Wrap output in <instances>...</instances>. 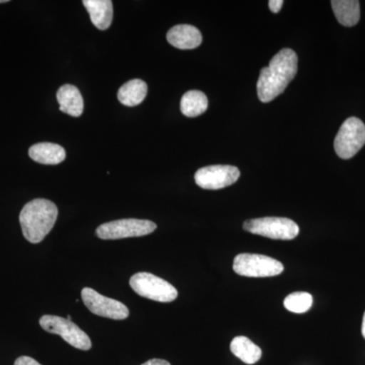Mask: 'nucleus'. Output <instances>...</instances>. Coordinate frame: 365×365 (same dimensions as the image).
Instances as JSON below:
<instances>
[{
	"mask_svg": "<svg viewBox=\"0 0 365 365\" xmlns=\"http://www.w3.org/2000/svg\"><path fill=\"white\" fill-rule=\"evenodd\" d=\"M29 155L33 160L42 165H58L66 160V153L59 144L43 143L31 146Z\"/></svg>",
	"mask_w": 365,
	"mask_h": 365,
	"instance_id": "14",
	"label": "nucleus"
},
{
	"mask_svg": "<svg viewBox=\"0 0 365 365\" xmlns=\"http://www.w3.org/2000/svg\"><path fill=\"white\" fill-rule=\"evenodd\" d=\"M207 97L202 91H187L182 97L181 112L186 117L195 118L200 116L207 110Z\"/></svg>",
	"mask_w": 365,
	"mask_h": 365,
	"instance_id": "18",
	"label": "nucleus"
},
{
	"mask_svg": "<svg viewBox=\"0 0 365 365\" xmlns=\"http://www.w3.org/2000/svg\"><path fill=\"white\" fill-rule=\"evenodd\" d=\"M230 351L247 364H255L262 357L261 348L244 336L234 338L230 343Z\"/></svg>",
	"mask_w": 365,
	"mask_h": 365,
	"instance_id": "17",
	"label": "nucleus"
},
{
	"mask_svg": "<svg viewBox=\"0 0 365 365\" xmlns=\"http://www.w3.org/2000/svg\"><path fill=\"white\" fill-rule=\"evenodd\" d=\"M14 365H42L37 360L29 356H21L14 362Z\"/></svg>",
	"mask_w": 365,
	"mask_h": 365,
	"instance_id": "20",
	"label": "nucleus"
},
{
	"mask_svg": "<svg viewBox=\"0 0 365 365\" xmlns=\"http://www.w3.org/2000/svg\"><path fill=\"white\" fill-rule=\"evenodd\" d=\"M168 42L178 49H195L202 43V35L195 26L178 25L168 32Z\"/></svg>",
	"mask_w": 365,
	"mask_h": 365,
	"instance_id": "11",
	"label": "nucleus"
},
{
	"mask_svg": "<svg viewBox=\"0 0 365 365\" xmlns=\"http://www.w3.org/2000/svg\"><path fill=\"white\" fill-rule=\"evenodd\" d=\"M58 216V208L47 199H35L21 209L20 223L24 237L38 244L51 232Z\"/></svg>",
	"mask_w": 365,
	"mask_h": 365,
	"instance_id": "2",
	"label": "nucleus"
},
{
	"mask_svg": "<svg viewBox=\"0 0 365 365\" xmlns=\"http://www.w3.org/2000/svg\"><path fill=\"white\" fill-rule=\"evenodd\" d=\"M244 230L251 234L262 235L272 240L290 241L299 234V227L289 218L262 217L247 220Z\"/></svg>",
	"mask_w": 365,
	"mask_h": 365,
	"instance_id": "3",
	"label": "nucleus"
},
{
	"mask_svg": "<svg viewBox=\"0 0 365 365\" xmlns=\"http://www.w3.org/2000/svg\"><path fill=\"white\" fill-rule=\"evenodd\" d=\"M157 230V225L150 220H114L104 223L97 228V235L102 240H120L126 237H143Z\"/></svg>",
	"mask_w": 365,
	"mask_h": 365,
	"instance_id": "8",
	"label": "nucleus"
},
{
	"mask_svg": "<svg viewBox=\"0 0 365 365\" xmlns=\"http://www.w3.org/2000/svg\"><path fill=\"white\" fill-rule=\"evenodd\" d=\"M362 335H364L365 339V313L364 316V321H362Z\"/></svg>",
	"mask_w": 365,
	"mask_h": 365,
	"instance_id": "23",
	"label": "nucleus"
},
{
	"mask_svg": "<svg viewBox=\"0 0 365 365\" xmlns=\"http://www.w3.org/2000/svg\"><path fill=\"white\" fill-rule=\"evenodd\" d=\"M6 2H9V0H0V4H6Z\"/></svg>",
	"mask_w": 365,
	"mask_h": 365,
	"instance_id": "24",
	"label": "nucleus"
},
{
	"mask_svg": "<svg viewBox=\"0 0 365 365\" xmlns=\"http://www.w3.org/2000/svg\"><path fill=\"white\" fill-rule=\"evenodd\" d=\"M130 287L137 294L145 299L160 302H174L178 290L168 281L148 272L134 274L130 278Z\"/></svg>",
	"mask_w": 365,
	"mask_h": 365,
	"instance_id": "5",
	"label": "nucleus"
},
{
	"mask_svg": "<svg viewBox=\"0 0 365 365\" xmlns=\"http://www.w3.org/2000/svg\"><path fill=\"white\" fill-rule=\"evenodd\" d=\"M141 365H170V362H168L167 360L150 359L148 360V361L144 362V364Z\"/></svg>",
	"mask_w": 365,
	"mask_h": 365,
	"instance_id": "22",
	"label": "nucleus"
},
{
	"mask_svg": "<svg viewBox=\"0 0 365 365\" xmlns=\"http://www.w3.org/2000/svg\"><path fill=\"white\" fill-rule=\"evenodd\" d=\"M284 266L271 257L259 254H240L235 258L234 271L246 277H272L283 272Z\"/></svg>",
	"mask_w": 365,
	"mask_h": 365,
	"instance_id": "6",
	"label": "nucleus"
},
{
	"mask_svg": "<svg viewBox=\"0 0 365 365\" xmlns=\"http://www.w3.org/2000/svg\"><path fill=\"white\" fill-rule=\"evenodd\" d=\"M297 53L285 48L271 59L268 67L262 69L257 83V93L262 103L271 102L285 91L297 76Z\"/></svg>",
	"mask_w": 365,
	"mask_h": 365,
	"instance_id": "1",
	"label": "nucleus"
},
{
	"mask_svg": "<svg viewBox=\"0 0 365 365\" xmlns=\"http://www.w3.org/2000/svg\"><path fill=\"white\" fill-rule=\"evenodd\" d=\"M40 326L46 332L61 336L62 339L76 349L86 351L91 348V341L88 334L69 319L46 314L40 319Z\"/></svg>",
	"mask_w": 365,
	"mask_h": 365,
	"instance_id": "7",
	"label": "nucleus"
},
{
	"mask_svg": "<svg viewBox=\"0 0 365 365\" xmlns=\"http://www.w3.org/2000/svg\"><path fill=\"white\" fill-rule=\"evenodd\" d=\"M240 175V170L234 165H209L197 170L194 178L202 189L220 190L235 184Z\"/></svg>",
	"mask_w": 365,
	"mask_h": 365,
	"instance_id": "10",
	"label": "nucleus"
},
{
	"mask_svg": "<svg viewBox=\"0 0 365 365\" xmlns=\"http://www.w3.org/2000/svg\"><path fill=\"white\" fill-rule=\"evenodd\" d=\"M268 4L270 11L274 14H278L279 13L280 9H282L283 4H284V2H283L282 0H270Z\"/></svg>",
	"mask_w": 365,
	"mask_h": 365,
	"instance_id": "21",
	"label": "nucleus"
},
{
	"mask_svg": "<svg viewBox=\"0 0 365 365\" xmlns=\"http://www.w3.org/2000/svg\"><path fill=\"white\" fill-rule=\"evenodd\" d=\"M60 111L72 117L81 116L83 112V98L76 86L64 85L57 91Z\"/></svg>",
	"mask_w": 365,
	"mask_h": 365,
	"instance_id": "12",
	"label": "nucleus"
},
{
	"mask_svg": "<svg viewBox=\"0 0 365 365\" xmlns=\"http://www.w3.org/2000/svg\"><path fill=\"white\" fill-rule=\"evenodd\" d=\"M336 19L344 26L357 25L360 19V4L356 0H333L331 1Z\"/></svg>",
	"mask_w": 365,
	"mask_h": 365,
	"instance_id": "16",
	"label": "nucleus"
},
{
	"mask_svg": "<svg viewBox=\"0 0 365 365\" xmlns=\"http://www.w3.org/2000/svg\"><path fill=\"white\" fill-rule=\"evenodd\" d=\"M365 144V125L356 117H350L341 125L334 140V148L338 157L349 160L356 155Z\"/></svg>",
	"mask_w": 365,
	"mask_h": 365,
	"instance_id": "4",
	"label": "nucleus"
},
{
	"mask_svg": "<svg viewBox=\"0 0 365 365\" xmlns=\"http://www.w3.org/2000/svg\"><path fill=\"white\" fill-rule=\"evenodd\" d=\"M81 299L88 311L97 316L112 319H125L129 317L128 307L124 304L106 297L91 288H83Z\"/></svg>",
	"mask_w": 365,
	"mask_h": 365,
	"instance_id": "9",
	"label": "nucleus"
},
{
	"mask_svg": "<svg viewBox=\"0 0 365 365\" xmlns=\"http://www.w3.org/2000/svg\"><path fill=\"white\" fill-rule=\"evenodd\" d=\"M148 95V85L141 79H132L118 91V100L127 107L141 104Z\"/></svg>",
	"mask_w": 365,
	"mask_h": 365,
	"instance_id": "15",
	"label": "nucleus"
},
{
	"mask_svg": "<svg viewBox=\"0 0 365 365\" xmlns=\"http://www.w3.org/2000/svg\"><path fill=\"white\" fill-rule=\"evenodd\" d=\"M83 4L90 14L93 26L102 31L110 28L113 21L111 0H83Z\"/></svg>",
	"mask_w": 365,
	"mask_h": 365,
	"instance_id": "13",
	"label": "nucleus"
},
{
	"mask_svg": "<svg viewBox=\"0 0 365 365\" xmlns=\"http://www.w3.org/2000/svg\"><path fill=\"white\" fill-rule=\"evenodd\" d=\"M283 304L292 313L304 314L313 306V297L309 292H294L287 297Z\"/></svg>",
	"mask_w": 365,
	"mask_h": 365,
	"instance_id": "19",
	"label": "nucleus"
}]
</instances>
